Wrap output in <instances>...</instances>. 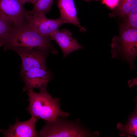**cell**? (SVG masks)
Wrapping results in <instances>:
<instances>
[{
  "label": "cell",
  "mask_w": 137,
  "mask_h": 137,
  "mask_svg": "<svg viewBox=\"0 0 137 137\" xmlns=\"http://www.w3.org/2000/svg\"><path fill=\"white\" fill-rule=\"evenodd\" d=\"M94 0L97 1H98V0Z\"/></svg>",
  "instance_id": "obj_20"
},
{
  "label": "cell",
  "mask_w": 137,
  "mask_h": 137,
  "mask_svg": "<svg viewBox=\"0 0 137 137\" xmlns=\"http://www.w3.org/2000/svg\"><path fill=\"white\" fill-rule=\"evenodd\" d=\"M136 102L134 111L129 115L128 119L124 125L119 122L117 124V128L120 131L121 137H132L137 136V97L134 98Z\"/></svg>",
  "instance_id": "obj_12"
},
{
  "label": "cell",
  "mask_w": 137,
  "mask_h": 137,
  "mask_svg": "<svg viewBox=\"0 0 137 137\" xmlns=\"http://www.w3.org/2000/svg\"><path fill=\"white\" fill-rule=\"evenodd\" d=\"M25 20L29 26L34 31L41 35L49 37L55 31L58 29L61 25L64 24L59 18L55 19L28 14L27 13Z\"/></svg>",
  "instance_id": "obj_7"
},
{
  "label": "cell",
  "mask_w": 137,
  "mask_h": 137,
  "mask_svg": "<svg viewBox=\"0 0 137 137\" xmlns=\"http://www.w3.org/2000/svg\"><path fill=\"white\" fill-rule=\"evenodd\" d=\"M38 120L35 117L31 116L28 120L20 122L16 119L15 123L10 126L7 130L2 131L5 137H33L39 136V132L35 128L36 123Z\"/></svg>",
  "instance_id": "obj_10"
},
{
  "label": "cell",
  "mask_w": 137,
  "mask_h": 137,
  "mask_svg": "<svg viewBox=\"0 0 137 137\" xmlns=\"http://www.w3.org/2000/svg\"><path fill=\"white\" fill-rule=\"evenodd\" d=\"M85 1L87 2H89L91 1V0H84Z\"/></svg>",
  "instance_id": "obj_19"
},
{
  "label": "cell",
  "mask_w": 137,
  "mask_h": 137,
  "mask_svg": "<svg viewBox=\"0 0 137 137\" xmlns=\"http://www.w3.org/2000/svg\"><path fill=\"white\" fill-rule=\"evenodd\" d=\"M27 91L29 105L27 110L31 116L38 119L53 122L59 117L67 118L69 116L68 113L61 109L59 99L53 98L47 91L46 87L40 89L39 93L34 92L32 89Z\"/></svg>",
  "instance_id": "obj_2"
},
{
  "label": "cell",
  "mask_w": 137,
  "mask_h": 137,
  "mask_svg": "<svg viewBox=\"0 0 137 137\" xmlns=\"http://www.w3.org/2000/svg\"><path fill=\"white\" fill-rule=\"evenodd\" d=\"M52 40L55 41L60 47L65 58L74 51L82 49L83 47L77 40L72 37L71 32L64 28L55 31L49 36Z\"/></svg>",
  "instance_id": "obj_9"
},
{
  "label": "cell",
  "mask_w": 137,
  "mask_h": 137,
  "mask_svg": "<svg viewBox=\"0 0 137 137\" xmlns=\"http://www.w3.org/2000/svg\"><path fill=\"white\" fill-rule=\"evenodd\" d=\"M13 25L11 22L0 17V46H3L6 37Z\"/></svg>",
  "instance_id": "obj_15"
},
{
  "label": "cell",
  "mask_w": 137,
  "mask_h": 137,
  "mask_svg": "<svg viewBox=\"0 0 137 137\" xmlns=\"http://www.w3.org/2000/svg\"><path fill=\"white\" fill-rule=\"evenodd\" d=\"M51 40L49 37L43 36L34 31L25 20L19 24L13 25L5 39L4 50L6 51L12 47H21L56 54L57 52L51 44Z\"/></svg>",
  "instance_id": "obj_1"
},
{
  "label": "cell",
  "mask_w": 137,
  "mask_h": 137,
  "mask_svg": "<svg viewBox=\"0 0 137 137\" xmlns=\"http://www.w3.org/2000/svg\"><path fill=\"white\" fill-rule=\"evenodd\" d=\"M19 0H0V17L14 25L24 21L27 11Z\"/></svg>",
  "instance_id": "obj_6"
},
{
  "label": "cell",
  "mask_w": 137,
  "mask_h": 137,
  "mask_svg": "<svg viewBox=\"0 0 137 137\" xmlns=\"http://www.w3.org/2000/svg\"><path fill=\"white\" fill-rule=\"evenodd\" d=\"M9 49L15 51L21 57L22 64L20 75L21 77L32 68H47L46 61L48 52L21 47H12Z\"/></svg>",
  "instance_id": "obj_5"
},
{
  "label": "cell",
  "mask_w": 137,
  "mask_h": 137,
  "mask_svg": "<svg viewBox=\"0 0 137 137\" xmlns=\"http://www.w3.org/2000/svg\"><path fill=\"white\" fill-rule=\"evenodd\" d=\"M127 19L125 23L129 27L137 29V7L129 14Z\"/></svg>",
  "instance_id": "obj_16"
},
{
  "label": "cell",
  "mask_w": 137,
  "mask_h": 137,
  "mask_svg": "<svg viewBox=\"0 0 137 137\" xmlns=\"http://www.w3.org/2000/svg\"><path fill=\"white\" fill-rule=\"evenodd\" d=\"M119 33L112 40L111 57L126 61L131 70L136 68L134 61L137 54V29L128 26L125 23L119 27Z\"/></svg>",
  "instance_id": "obj_3"
},
{
  "label": "cell",
  "mask_w": 137,
  "mask_h": 137,
  "mask_svg": "<svg viewBox=\"0 0 137 137\" xmlns=\"http://www.w3.org/2000/svg\"><path fill=\"white\" fill-rule=\"evenodd\" d=\"M54 0H37L34 4L33 9L27 11L28 14L45 17L46 14L50 11Z\"/></svg>",
  "instance_id": "obj_14"
},
{
  "label": "cell",
  "mask_w": 137,
  "mask_h": 137,
  "mask_svg": "<svg viewBox=\"0 0 137 137\" xmlns=\"http://www.w3.org/2000/svg\"><path fill=\"white\" fill-rule=\"evenodd\" d=\"M137 7V0H121L116 8L109 14V16L127 18L129 14Z\"/></svg>",
  "instance_id": "obj_13"
},
{
  "label": "cell",
  "mask_w": 137,
  "mask_h": 137,
  "mask_svg": "<svg viewBox=\"0 0 137 137\" xmlns=\"http://www.w3.org/2000/svg\"><path fill=\"white\" fill-rule=\"evenodd\" d=\"M121 0H102V3L111 9L117 7Z\"/></svg>",
  "instance_id": "obj_17"
},
{
  "label": "cell",
  "mask_w": 137,
  "mask_h": 137,
  "mask_svg": "<svg viewBox=\"0 0 137 137\" xmlns=\"http://www.w3.org/2000/svg\"><path fill=\"white\" fill-rule=\"evenodd\" d=\"M37 0H19L22 4L24 5L26 3H29L34 4Z\"/></svg>",
  "instance_id": "obj_18"
},
{
  "label": "cell",
  "mask_w": 137,
  "mask_h": 137,
  "mask_svg": "<svg viewBox=\"0 0 137 137\" xmlns=\"http://www.w3.org/2000/svg\"><path fill=\"white\" fill-rule=\"evenodd\" d=\"M57 5L59 9V18L65 23L74 25L79 28L80 31L84 32L86 29L80 24L77 16V11L73 0H58Z\"/></svg>",
  "instance_id": "obj_11"
},
{
  "label": "cell",
  "mask_w": 137,
  "mask_h": 137,
  "mask_svg": "<svg viewBox=\"0 0 137 137\" xmlns=\"http://www.w3.org/2000/svg\"><path fill=\"white\" fill-rule=\"evenodd\" d=\"M53 122H46L45 125L39 132L40 137H98V132L92 133L84 127L79 120L74 121L61 117Z\"/></svg>",
  "instance_id": "obj_4"
},
{
  "label": "cell",
  "mask_w": 137,
  "mask_h": 137,
  "mask_svg": "<svg viewBox=\"0 0 137 137\" xmlns=\"http://www.w3.org/2000/svg\"><path fill=\"white\" fill-rule=\"evenodd\" d=\"M22 77L25 84L23 91L35 88L40 90L46 87L52 79L50 72L47 68H42L31 69Z\"/></svg>",
  "instance_id": "obj_8"
}]
</instances>
